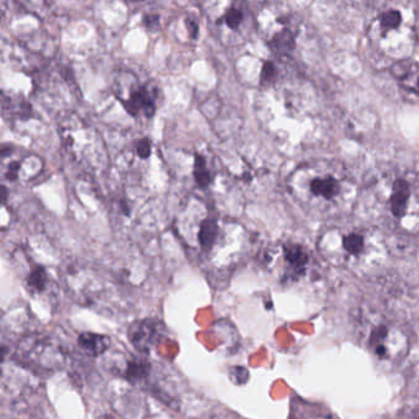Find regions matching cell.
Here are the masks:
<instances>
[{
	"instance_id": "obj_1",
	"label": "cell",
	"mask_w": 419,
	"mask_h": 419,
	"mask_svg": "<svg viewBox=\"0 0 419 419\" xmlns=\"http://www.w3.org/2000/svg\"><path fill=\"white\" fill-rule=\"evenodd\" d=\"M367 214L378 228L419 233V176L394 168L377 171L364 193Z\"/></svg>"
},
{
	"instance_id": "obj_2",
	"label": "cell",
	"mask_w": 419,
	"mask_h": 419,
	"mask_svg": "<svg viewBox=\"0 0 419 419\" xmlns=\"http://www.w3.org/2000/svg\"><path fill=\"white\" fill-rule=\"evenodd\" d=\"M379 228L343 226L325 236L324 252L331 262L362 275H370L385 265L390 254Z\"/></svg>"
},
{
	"instance_id": "obj_3",
	"label": "cell",
	"mask_w": 419,
	"mask_h": 419,
	"mask_svg": "<svg viewBox=\"0 0 419 419\" xmlns=\"http://www.w3.org/2000/svg\"><path fill=\"white\" fill-rule=\"evenodd\" d=\"M302 196L321 214H338L352 209L357 201V184L341 166L319 163L307 169Z\"/></svg>"
},
{
	"instance_id": "obj_4",
	"label": "cell",
	"mask_w": 419,
	"mask_h": 419,
	"mask_svg": "<svg viewBox=\"0 0 419 419\" xmlns=\"http://www.w3.org/2000/svg\"><path fill=\"white\" fill-rule=\"evenodd\" d=\"M367 39L384 57L395 62L410 59L418 42L415 16L407 8L382 9L368 26Z\"/></svg>"
},
{
	"instance_id": "obj_5",
	"label": "cell",
	"mask_w": 419,
	"mask_h": 419,
	"mask_svg": "<svg viewBox=\"0 0 419 419\" xmlns=\"http://www.w3.org/2000/svg\"><path fill=\"white\" fill-rule=\"evenodd\" d=\"M212 34L227 47H237L252 36L255 20L245 0H199Z\"/></svg>"
},
{
	"instance_id": "obj_6",
	"label": "cell",
	"mask_w": 419,
	"mask_h": 419,
	"mask_svg": "<svg viewBox=\"0 0 419 419\" xmlns=\"http://www.w3.org/2000/svg\"><path fill=\"white\" fill-rule=\"evenodd\" d=\"M362 328L363 340L379 362L397 363L406 357L410 338L400 324L380 315H372Z\"/></svg>"
},
{
	"instance_id": "obj_7",
	"label": "cell",
	"mask_w": 419,
	"mask_h": 419,
	"mask_svg": "<svg viewBox=\"0 0 419 419\" xmlns=\"http://www.w3.org/2000/svg\"><path fill=\"white\" fill-rule=\"evenodd\" d=\"M262 37L276 54H287L295 46L297 25L290 10L280 3H267L257 18Z\"/></svg>"
},
{
	"instance_id": "obj_8",
	"label": "cell",
	"mask_w": 419,
	"mask_h": 419,
	"mask_svg": "<svg viewBox=\"0 0 419 419\" xmlns=\"http://www.w3.org/2000/svg\"><path fill=\"white\" fill-rule=\"evenodd\" d=\"M117 98L134 118H153L157 108V90L151 82H138L133 72H120L113 84Z\"/></svg>"
},
{
	"instance_id": "obj_9",
	"label": "cell",
	"mask_w": 419,
	"mask_h": 419,
	"mask_svg": "<svg viewBox=\"0 0 419 419\" xmlns=\"http://www.w3.org/2000/svg\"><path fill=\"white\" fill-rule=\"evenodd\" d=\"M43 168L44 162L36 153L13 146L0 148L1 186H26L41 176Z\"/></svg>"
},
{
	"instance_id": "obj_10",
	"label": "cell",
	"mask_w": 419,
	"mask_h": 419,
	"mask_svg": "<svg viewBox=\"0 0 419 419\" xmlns=\"http://www.w3.org/2000/svg\"><path fill=\"white\" fill-rule=\"evenodd\" d=\"M283 262L286 265V271L283 278L287 281H295L304 276L309 265V254L307 249L298 243L287 242L282 247Z\"/></svg>"
},
{
	"instance_id": "obj_11",
	"label": "cell",
	"mask_w": 419,
	"mask_h": 419,
	"mask_svg": "<svg viewBox=\"0 0 419 419\" xmlns=\"http://www.w3.org/2000/svg\"><path fill=\"white\" fill-rule=\"evenodd\" d=\"M161 324L153 319L138 320L129 328V338L140 352H148L151 344L160 335Z\"/></svg>"
},
{
	"instance_id": "obj_12",
	"label": "cell",
	"mask_w": 419,
	"mask_h": 419,
	"mask_svg": "<svg viewBox=\"0 0 419 419\" xmlns=\"http://www.w3.org/2000/svg\"><path fill=\"white\" fill-rule=\"evenodd\" d=\"M391 72L402 89L419 97V64L410 59L396 62Z\"/></svg>"
},
{
	"instance_id": "obj_13",
	"label": "cell",
	"mask_w": 419,
	"mask_h": 419,
	"mask_svg": "<svg viewBox=\"0 0 419 419\" xmlns=\"http://www.w3.org/2000/svg\"><path fill=\"white\" fill-rule=\"evenodd\" d=\"M24 280L27 290L34 295L47 293L51 286L49 275L46 269L34 262H29V269L25 270Z\"/></svg>"
},
{
	"instance_id": "obj_14",
	"label": "cell",
	"mask_w": 419,
	"mask_h": 419,
	"mask_svg": "<svg viewBox=\"0 0 419 419\" xmlns=\"http://www.w3.org/2000/svg\"><path fill=\"white\" fill-rule=\"evenodd\" d=\"M77 343L87 356L98 357L110 348V338L105 335L82 333L77 338Z\"/></svg>"
},
{
	"instance_id": "obj_15",
	"label": "cell",
	"mask_w": 419,
	"mask_h": 419,
	"mask_svg": "<svg viewBox=\"0 0 419 419\" xmlns=\"http://www.w3.org/2000/svg\"><path fill=\"white\" fill-rule=\"evenodd\" d=\"M219 224L217 219L214 217L202 219L199 233H198V240H199L201 249L207 252V250L214 248V244L219 239Z\"/></svg>"
},
{
	"instance_id": "obj_16",
	"label": "cell",
	"mask_w": 419,
	"mask_h": 419,
	"mask_svg": "<svg viewBox=\"0 0 419 419\" xmlns=\"http://www.w3.org/2000/svg\"><path fill=\"white\" fill-rule=\"evenodd\" d=\"M193 176L195 179L196 186L201 188V189L209 188L211 181H212V176H211V172H210L209 166H207V161L201 153H195Z\"/></svg>"
},
{
	"instance_id": "obj_17",
	"label": "cell",
	"mask_w": 419,
	"mask_h": 419,
	"mask_svg": "<svg viewBox=\"0 0 419 419\" xmlns=\"http://www.w3.org/2000/svg\"><path fill=\"white\" fill-rule=\"evenodd\" d=\"M13 221V212L9 205V188L0 184V229L9 227Z\"/></svg>"
},
{
	"instance_id": "obj_18",
	"label": "cell",
	"mask_w": 419,
	"mask_h": 419,
	"mask_svg": "<svg viewBox=\"0 0 419 419\" xmlns=\"http://www.w3.org/2000/svg\"><path fill=\"white\" fill-rule=\"evenodd\" d=\"M151 146L153 145H151V141L148 138H140L135 143V153H136L138 157L146 160L151 155Z\"/></svg>"
},
{
	"instance_id": "obj_19",
	"label": "cell",
	"mask_w": 419,
	"mask_h": 419,
	"mask_svg": "<svg viewBox=\"0 0 419 419\" xmlns=\"http://www.w3.org/2000/svg\"><path fill=\"white\" fill-rule=\"evenodd\" d=\"M275 79H276V67L271 62L266 63L262 69V85H269V84L275 82Z\"/></svg>"
},
{
	"instance_id": "obj_20",
	"label": "cell",
	"mask_w": 419,
	"mask_h": 419,
	"mask_svg": "<svg viewBox=\"0 0 419 419\" xmlns=\"http://www.w3.org/2000/svg\"><path fill=\"white\" fill-rule=\"evenodd\" d=\"M353 1L357 3L358 5H361V6H364V8H369V9L384 8L389 3V0H353Z\"/></svg>"
},
{
	"instance_id": "obj_21",
	"label": "cell",
	"mask_w": 419,
	"mask_h": 419,
	"mask_svg": "<svg viewBox=\"0 0 419 419\" xmlns=\"http://www.w3.org/2000/svg\"><path fill=\"white\" fill-rule=\"evenodd\" d=\"M8 10V0H0V20L3 19Z\"/></svg>"
},
{
	"instance_id": "obj_22",
	"label": "cell",
	"mask_w": 419,
	"mask_h": 419,
	"mask_svg": "<svg viewBox=\"0 0 419 419\" xmlns=\"http://www.w3.org/2000/svg\"><path fill=\"white\" fill-rule=\"evenodd\" d=\"M130 6H138V5L145 4L148 3V0H125Z\"/></svg>"
},
{
	"instance_id": "obj_23",
	"label": "cell",
	"mask_w": 419,
	"mask_h": 419,
	"mask_svg": "<svg viewBox=\"0 0 419 419\" xmlns=\"http://www.w3.org/2000/svg\"><path fill=\"white\" fill-rule=\"evenodd\" d=\"M413 382H415L417 390L419 391V368L415 370V375H413Z\"/></svg>"
}]
</instances>
